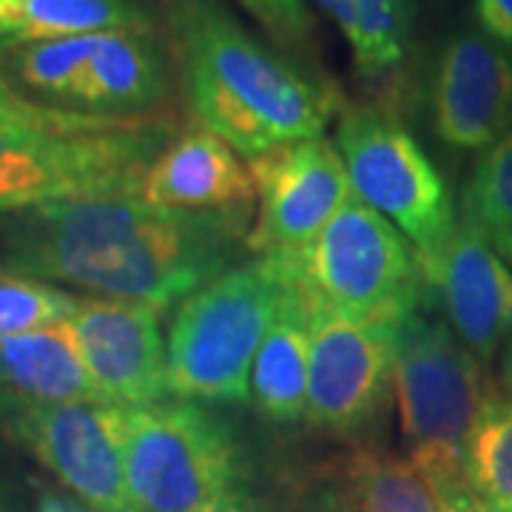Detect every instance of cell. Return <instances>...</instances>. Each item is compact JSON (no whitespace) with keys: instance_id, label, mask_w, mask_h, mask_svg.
I'll return each mask as SVG.
<instances>
[{"instance_id":"cell-1","label":"cell","mask_w":512,"mask_h":512,"mask_svg":"<svg viewBox=\"0 0 512 512\" xmlns=\"http://www.w3.org/2000/svg\"><path fill=\"white\" fill-rule=\"evenodd\" d=\"M248 234L251 220L140 194L49 202L0 220V268L163 313L228 271Z\"/></svg>"},{"instance_id":"cell-2","label":"cell","mask_w":512,"mask_h":512,"mask_svg":"<svg viewBox=\"0 0 512 512\" xmlns=\"http://www.w3.org/2000/svg\"><path fill=\"white\" fill-rule=\"evenodd\" d=\"M165 15L197 126L248 160L325 137L342 109L339 94L259 40L222 0H165Z\"/></svg>"},{"instance_id":"cell-3","label":"cell","mask_w":512,"mask_h":512,"mask_svg":"<svg viewBox=\"0 0 512 512\" xmlns=\"http://www.w3.org/2000/svg\"><path fill=\"white\" fill-rule=\"evenodd\" d=\"M291 282L282 256H256L180 302L165 339L168 396L200 404L251 402L256 350Z\"/></svg>"},{"instance_id":"cell-4","label":"cell","mask_w":512,"mask_h":512,"mask_svg":"<svg viewBox=\"0 0 512 512\" xmlns=\"http://www.w3.org/2000/svg\"><path fill=\"white\" fill-rule=\"evenodd\" d=\"M393 396L407 461L433 493L467 484V450L487 402L481 362L430 313L424 296L396 322Z\"/></svg>"},{"instance_id":"cell-5","label":"cell","mask_w":512,"mask_h":512,"mask_svg":"<svg viewBox=\"0 0 512 512\" xmlns=\"http://www.w3.org/2000/svg\"><path fill=\"white\" fill-rule=\"evenodd\" d=\"M154 117L92 128L0 126V220L49 202L140 194L168 143Z\"/></svg>"},{"instance_id":"cell-6","label":"cell","mask_w":512,"mask_h":512,"mask_svg":"<svg viewBox=\"0 0 512 512\" xmlns=\"http://www.w3.org/2000/svg\"><path fill=\"white\" fill-rule=\"evenodd\" d=\"M282 259L311 308L396 322L421 302L413 245L356 194L305 248Z\"/></svg>"},{"instance_id":"cell-7","label":"cell","mask_w":512,"mask_h":512,"mask_svg":"<svg viewBox=\"0 0 512 512\" xmlns=\"http://www.w3.org/2000/svg\"><path fill=\"white\" fill-rule=\"evenodd\" d=\"M353 194L396 225L416 256L439 251L456 231L450 188L427 151L384 103H342L336 137Z\"/></svg>"},{"instance_id":"cell-8","label":"cell","mask_w":512,"mask_h":512,"mask_svg":"<svg viewBox=\"0 0 512 512\" xmlns=\"http://www.w3.org/2000/svg\"><path fill=\"white\" fill-rule=\"evenodd\" d=\"M231 424L205 404L126 407V476L134 512H197L239 484Z\"/></svg>"},{"instance_id":"cell-9","label":"cell","mask_w":512,"mask_h":512,"mask_svg":"<svg viewBox=\"0 0 512 512\" xmlns=\"http://www.w3.org/2000/svg\"><path fill=\"white\" fill-rule=\"evenodd\" d=\"M0 433L97 512H134L126 476V407L37 404L0 396Z\"/></svg>"},{"instance_id":"cell-10","label":"cell","mask_w":512,"mask_h":512,"mask_svg":"<svg viewBox=\"0 0 512 512\" xmlns=\"http://www.w3.org/2000/svg\"><path fill=\"white\" fill-rule=\"evenodd\" d=\"M311 365L305 419L319 430L353 433L382 413L393 390L396 322L353 319L311 308Z\"/></svg>"},{"instance_id":"cell-11","label":"cell","mask_w":512,"mask_h":512,"mask_svg":"<svg viewBox=\"0 0 512 512\" xmlns=\"http://www.w3.org/2000/svg\"><path fill=\"white\" fill-rule=\"evenodd\" d=\"M248 171L256 188V217L245 248L259 256L296 254L353 194L345 160L328 137L271 148L251 157Z\"/></svg>"},{"instance_id":"cell-12","label":"cell","mask_w":512,"mask_h":512,"mask_svg":"<svg viewBox=\"0 0 512 512\" xmlns=\"http://www.w3.org/2000/svg\"><path fill=\"white\" fill-rule=\"evenodd\" d=\"M427 126L450 151H484L512 131V52L478 26L447 32L424 80Z\"/></svg>"},{"instance_id":"cell-13","label":"cell","mask_w":512,"mask_h":512,"mask_svg":"<svg viewBox=\"0 0 512 512\" xmlns=\"http://www.w3.org/2000/svg\"><path fill=\"white\" fill-rule=\"evenodd\" d=\"M419 259L421 296L458 342L490 362L512 339V268L473 225L458 220L439 251Z\"/></svg>"},{"instance_id":"cell-14","label":"cell","mask_w":512,"mask_h":512,"mask_svg":"<svg viewBox=\"0 0 512 512\" xmlns=\"http://www.w3.org/2000/svg\"><path fill=\"white\" fill-rule=\"evenodd\" d=\"M103 399L117 407L165 402V339L160 311L140 302L80 296L69 319Z\"/></svg>"},{"instance_id":"cell-15","label":"cell","mask_w":512,"mask_h":512,"mask_svg":"<svg viewBox=\"0 0 512 512\" xmlns=\"http://www.w3.org/2000/svg\"><path fill=\"white\" fill-rule=\"evenodd\" d=\"M140 197L168 211L251 220L256 188L237 151L197 126L165 143L148 168Z\"/></svg>"},{"instance_id":"cell-16","label":"cell","mask_w":512,"mask_h":512,"mask_svg":"<svg viewBox=\"0 0 512 512\" xmlns=\"http://www.w3.org/2000/svg\"><path fill=\"white\" fill-rule=\"evenodd\" d=\"M168 94V57L157 29L100 32L74 92V111L97 117H148Z\"/></svg>"},{"instance_id":"cell-17","label":"cell","mask_w":512,"mask_h":512,"mask_svg":"<svg viewBox=\"0 0 512 512\" xmlns=\"http://www.w3.org/2000/svg\"><path fill=\"white\" fill-rule=\"evenodd\" d=\"M0 396L37 404L106 402L69 322L0 339Z\"/></svg>"},{"instance_id":"cell-18","label":"cell","mask_w":512,"mask_h":512,"mask_svg":"<svg viewBox=\"0 0 512 512\" xmlns=\"http://www.w3.org/2000/svg\"><path fill=\"white\" fill-rule=\"evenodd\" d=\"M311 365V313L291 282L251 367V402L274 424L305 419Z\"/></svg>"},{"instance_id":"cell-19","label":"cell","mask_w":512,"mask_h":512,"mask_svg":"<svg viewBox=\"0 0 512 512\" xmlns=\"http://www.w3.org/2000/svg\"><path fill=\"white\" fill-rule=\"evenodd\" d=\"M348 43L356 77L370 89H396L407 72L416 0H313Z\"/></svg>"},{"instance_id":"cell-20","label":"cell","mask_w":512,"mask_h":512,"mask_svg":"<svg viewBox=\"0 0 512 512\" xmlns=\"http://www.w3.org/2000/svg\"><path fill=\"white\" fill-rule=\"evenodd\" d=\"M345 484L359 512H441L419 470L387 453L356 450L345 464Z\"/></svg>"},{"instance_id":"cell-21","label":"cell","mask_w":512,"mask_h":512,"mask_svg":"<svg viewBox=\"0 0 512 512\" xmlns=\"http://www.w3.org/2000/svg\"><path fill=\"white\" fill-rule=\"evenodd\" d=\"M467 484L490 512H512V399L487 396L467 450Z\"/></svg>"},{"instance_id":"cell-22","label":"cell","mask_w":512,"mask_h":512,"mask_svg":"<svg viewBox=\"0 0 512 512\" xmlns=\"http://www.w3.org/2000/svg\"><path fill=\"white\" fill-rule=\"evenodd\" d=\"M461 220L490 242L512 234V131L481 151L461 194Z\"/></svg>"},{"instance_id":"cell-23","label":"cell","mask_w":512,"mask_h":512,"mask_svg":"<svg viewBox=\"0 0 512 512\" xmlns=\"http://www.w3.org/2000/svg\"><path fill=\"white\" fill-rule=\"evenodd\" d=\"M77 299L46 279L0 268V339L69 322Z\"/></svg>"},{"instance_id":"cell-24","label":"cell","mask_w":512,"mask_h":512,"mask_svg":"<svg viewBox=\"0 0 512 512\" xmlns=\"http://www.w3.org/2000/svg\"><path fill=\"white\" fill-rule=\"evenodd\" d=\"M242 9L279 43L282 52L296 57L313 43V23L308 0H239Z\"/></svg>"},{"instance_id":"cell-25","label":"cell","mask_w":512,"mask_h":512,"mask_svg":"<svg viewBox=\"0 0 512 512\" xmlns=\"http://www.w3.org/2000/svg\"><path fill=\"white\" fill-rule=\"evenodd\" d=\"M111 120H123V117H97V114H83V111L43 106V103H37L32 97H26L6 74L0 72V126L92 128L111 123Z\"/></svg>"},{"instance_id":"cell-26","label":"cell","mask_w":512,"mask_h":512,"mask_svg":"<svg viewBox=\"0 0 512 512\" xmlns=\"http://www.w3.org/2000/svg\"><path fill=\"white\" fill-rule=\"evenodd\" d=\"M473 9L478 29L512 52V0H476Z\"/></svg>"},{"instance_id":"cell-27","label":"cell","mask_w":512,"mask_h":512,"mask_svg":"<svg viewBox=\"0 0 512 512\" xmlns=\"http://www.w3.org/2000/svg\"><path fill=\"white\" fill-rule=\"evenodd\" d=\"M197 512H259V507H256V501L251 495L245 493L239 484H234V487H228L217 498H211L208 504H202Z\"/></svg>"},{"instance_id":"cell-28","label":"cell","mask_w":512,"mask_h":512,"mask_svg":"<svg viewBox=\"0 0 512 512\" xmlns=\"http://www.w3.org/2000/svg\"><path fill=\"white\" fill-rule=\"evenodd\" d=\"M35 512H97L69 490H40Z\"/></svg>"},{"instance_id":"cell-29","label":"cell","mask_w":512,"mask_h":512,"mask_svg":"<svg viewBox=\"0 0 512 512\" xmlns=\"http://www.w3.org/2000/svg\"><path fill=\"white\" fill-rule=\"evenodd\" d=\"M439 504L441 512H490L484 507V501L470 490V484H461L456 490L439 495Z\"/></svg>"},{"instance_id":"cell-30","label":"cell","mask_w":512,"mask_h":512,"mask_svg":"<svg viewBox=\"0 0 512 512\" xmlns=\"http://www.w3.org/2000/svg\"><path fill=\"white\" fill-rule=\"evenodd\" d=\"M498 382H501L504 396L512 399V339L498 353Z\"/></svg>"},{"instance_id":"cell-31","label":"cell","mask_w":512,"mask_h":512,"mask_svg":"<svg viewBox=\"0 0 512 512\" xmlns=\"http://www.w3.org/2000/svg\"><path fill=\"white\" fill-rule=\"evenodd\" d=\"M493 245H495V251L504 256V262H507V265L512 268V234H510V237L495 239Z\"/></svg>"},{"instance_id":"cell-32","label":"cell","mask_w":512,"mask_h":512,"mask_svg":"<svg viewBox=\"0 0 512 512\" xmlns=\"http://www.w3.org/2000/svg\"><path fill=\"white\" fill-rule=\"evenodd\" d=\"M0 512H9V504H6V493H3V484H0Z\"/></svg>"}]
</instances>
